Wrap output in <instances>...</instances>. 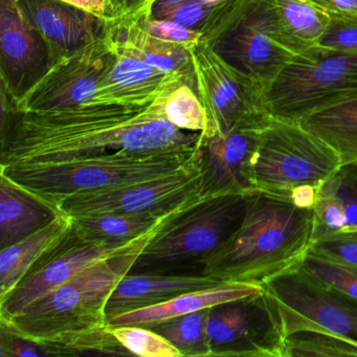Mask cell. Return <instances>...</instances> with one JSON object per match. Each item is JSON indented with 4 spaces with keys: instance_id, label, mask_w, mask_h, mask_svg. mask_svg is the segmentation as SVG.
<instances>
[{
    "instance_id": "1",
    "label": "cell",
    "mask_w": 357,
    "mask_h": 357,
    "mask_svg": "<svg viewBox=\"0 0 357 357\" xmlns=\"http://www.w3.org/2000/svg\"><path fill=\"white\" fill-rule=\"evenodd\" d=\"M170 93L144 107L80 105L24 114L13 108L1 114L0 167L121 151L194 149L199 145L202 132L181 130L165 116V102Z\"/></svg>"
},
{
    "instance_id": "2",
    "label": "cell",
    "mask_w": 357,
    "mask_h": 357,
    "mask_svg": "<svg viewBox=\"0 0 357 357\" xmlns=\"http://www.w3.org/2000/svg\"><path fill=\"white\" fill-rule=\"evenodd\" d=\"M317 223L312 208L264 192L246 196L243 214L202 273L225 283L264 287L298 268L310 252Z\"/></svg>"
},
{
    "instance_id": "3",
    "label": "cell",
    "mask_w": 357,
    "mask_h": 357,
    "mask_svg": "<svg viewBox=\"0 0 357 357\" xmlns=\"http://www.w3.org/2000/svg\"><path fill=\"white\" fill-rule=\"evenodd\" d=\"M162 227L128 252L81 271L15 317L0 321V326L38 344L58 336L105 327L110 294L122 278L135 268L142 250Z\"/></svg>"
},
{
    "instance_id": "4",
    "label": "cell",
    "mask_w": 357,
    "mask_h": 357,
    "mask_svg": "<svg viewBox=\"0 0 357 357\" xmlns=\"http://www.w3.org/2000/svg\"><path fill=\"white\" fill-rule=\"evenodd\" d=\"M199 145L194 149L156 153L121 151L47 164L14 165L0 167V174L57 210L62 200L76 194L121 187L168 174L191 160Z\"/></svg>"
},
{
    "instance_id": "5",
    "label": "cell",
    "mask_w": 357,
    "mask_h": 357,
    "mask_svg": "<svg viewBox=\"0 0 357 357\" xmlns=\"http://www.w3.org/2000/svg\"><path fill=\"white\" fill-rule=\"evenodd\" d=\"M340 166L337 153L298 123L273 119L261 130L250 174L256 191L312 208L319 188Z\"/></svg>"
},
{
    "instance_id": "6",
    "label": "cell",
    "mask_w": 357,
    "mask_h": 357,
    "mask_svg": "<svg viewBox=\"0 0 357 357\" xmlns=\"http://www.w3.org/2000/svg\"><path fill=\"white\" fill-rule=\"evenodd\" d=\"M202 40L263 89L292 59L275 15V0H222L200 26Z\"/></svg>"
},
{
    "instance_id": "7",
    "label": "cell",
    "mask_w": 357,
    "mask_h": 357,
    "mask_svg": "<svg viewBox=\"0 0 357 357\" xmlns=\"http://www.w3.org/2000/svg\"><path fill=\"white\" fill-rule=\"evenodd\" d=\"M357 93V54L314 45L296 54L264 89L271 119L298 123Z\"/></svg>"
},
{
    "instance_id": "8",
    "label": "cell",
    "mask_w": 357,
    "mask_h": 357,
    "mask_svg": "<svg viewBox=\"0 0 357 357\" xmlns=\"http://www.w3.org/2000/svg\"><path fill=\"white\" fill-rule=\"evenodd\" d=\"M246 196H204L149 240L135 267L158 269L204 262L237 227Z\"/></svg>"
},
{
    "instance_id": "9",
    "label": "cell",
    "mask_w": 357,
    "mask_h": 357,
    "mask_svg": "<svg viewBox=\"0 0 357 357\" xmlns=\"http://www.w3.org/2000/svg\"><path fill=\"white\" fill-rule=\"evenodd\" d=\"M190 52L196 91L206 114L202 135L264 128L273 120L260 85L227 63L202 39Z\"/></svg>"
},
{
    "instance_id": "10",
    "label": "cell",
    "mask_w": 357,
    "mask_h": 357,
    "mask_svg": "<svg viewBox=\"0 0 357 357\" xmlns=\"http://www.w3.org/2000/svg\"><path fill=\"white\" fill-rule=\"evenodd\" d=\"M202 151L176 170L139 183L76 194L60 202L59 213L75 217L166 213L204 197Z\"/></svg>"
},
{
    "instance_id": "11",
    "label": "cell",
    "mask_w": 357,
    "mask_h": 357,
    "mask_svg": "<svg viewBox=\"0 0 357 357\" xmlns=\"http://www.w3.org/2000/svg\"><path fill=\"white\" fill-rule=\"evenodd\" d=\"M263 288L284 337L313 330L357 342V305L317 285L296 269Z\"/></svg>"
},
{
    "instance_id": "12",
    "label": "cell",
    "mask_w": 357,
    "mask_h": 357,
    "mask_svg": "<svg viewBox=\"0 0 357 357\" xmlns=\"http://www.w3.org/2000/svg\"><path fill=\"white\" fill-rule=\"evenodd\" d=\"M114 60L107 37L66 56L24 96L12 102L16 112H39L86 105Z\"/></svg>"
},
{
    "instance_id": "13",
    "label": "cell",
    "mask_w": 357,
    "mask_h": 357,
    "mask_svg": "<svg viewBox=\"0 0 357 357\" xmlns=\"http://www.w3.org/2000/svg\"><path fill=\"white\" fill-rule=\"evenodd\" d=\"M149 234L131 242L100 243L82 239L72 227L70 233L40 258L20 284L0 300V321L15 317L89 267L128 252Z\"/></svg>"
},
{
    "instance_id": "14",
    "label": "cell",
    "mask_w": 357,
    "mask_h": 357,
    "mask_svg": "<svg viewBox=\"0 0 357 357\" xmlns=\"http://www.w3.org/2000/svg\"><path fill=\"white\" fill-rule=\"evenodd\" d=\"M206 334L211 357H281L284 336L264 288L211 308Z\"/></svg>"
},
{
    "instance_id": "15",
    "label": "cell",
    "mask_w": 357,
    "mask_h": 357,
    "mask_svg": "<svg viewBox=\"0 0 357 357\" xmlns=\"http://www.w3.org/2000/svg\"><path fill=\"white\" fill-rule=\"evenodd\" d=\"M1 89L15 102L51 68L49 47L16 0H0Z\"/></svg>"
},
{
    "instance_id": "16",
    "label": "cell",
    "mask_w": 357,
    "mask_h": 357,
    "mask_svg": "<svg viewBox=\"0 0 357 357\" xmlns=\"http://www.w3.org/2000/svg\"><path fill=\"white\" fill-rule=\"evenodd\" d=\"M109 45L114 52V62L100 83L95 97L86 105L81 106L144 107L153 103L160 96L174 91L183 83L195 85L194 74L162 72L127 53L110 41Z\"/></svg>"
},
{
    "instance_id": "17",
    "label": "cell",
    "mask_w": 357,
    "mask_h": 357,
    "mask_svg": "<svg viewBox=\"0 0 357 357\" xmlns=\"http://www.w3.org/2000/svg\"><path fill=\"white\" fill-rule=\"evenodd\" d=\"M263 128H243L200 139L206 196L250 195L257 192L250 166Z\"/></svg>"
},
{
    "instance_id": "18",
    "label": "cell",
    "mask_w": 357,
    "mask_h": 357,
    "mask_svg": "<svg viewBox=\"0 0 357 357\" xmlns=\"http://www.w3.org/2000/svg\"><path fill=\"white\" fill-rule=\"evenodd\" d=\"M47 43L51 66L105 36L107 20L62 0H16Z\"/></svg>"
},
{
    "instance_id": "19",
    "label": "cell",
    "mask_w": 357,
    "mask_h": 357,
    "mask_svg": "<svg viewBox=\"0 0 357 357\" xmlns=\"http://www.w3.org/2000/svg\"><path fill=\"white\" fill-rule=\"evenodd\" d=\"M225 282L208 275H131L122 278L106 304V319L147 308L195 290L206 289Z\"/></svg>"
},
{
    "instance_id": "20",
    "label": "cell",
    "mask_w": 357,
    "mask_h": 357,
    "mask_svg": "<svg viewBox=\"0 0 357 357\" xmlns=\"http://www.w3.org/2000/svg\"><path fill=\"white\" fill-rule=\"evenodd\" d=\"M263 287L243 283H221L206 289L181 294L176 298L147 308L123 313L108 319V327L141 326L152 328L162 321L183 317L204 309L213 308L225 303L241 300L259 294Z\"/></svg>"
},
{
    "instance_id": "21",
    "label": "cell",
    "mask_w": 357,
    "mask_h": 357,
    "mask_svg": "<svg viewBox=\"0 0 357 357\" xmlns=\"http://www.w3.org/2000/svg\"><path fill=\"white\" fill-rule=\"evenodd\" d=\"M105 35L110 43L158 70L194 74L189 50L153 36L137 20L107 22Z\"/></svg>"
},
{
    "instance_id": "22",
    "label": "cell",
    "mask_w": 357,
    "mask_h": 357,
    "mask_svg": "<svg viewBox=\"0 0 357 357\" xmlns=\"http://www.w3.org/2000/svg\"><path fill=\"white\" fill-rule=\"evenodd\" d=\"M59 214L53 206L0 174V250L36 233Z\"/></svg>"
},
{
    "instance_id": "23",
    "label": "cell",
    "mask_w": 357,
    "mask_h": 357,
    "mask_svg": "<svg viewBox=\"0 0 357 357\" xmlns=\"http://www.w3.org/2000/svg\"><path fill=\"white\" fill-rule=\"evenodd\" d=\"M73 227V218L60 213L53 221L29 237L0 250V300L7 296L32 267Z\"/></svg>"
},
{
    "instance_id": "24",
    "label": "cell",
    "mask_w": 357,
    "mask_h": 357,
    "mask_svg": "<svg viewBox=\"0 0 357 357\" xmlns=\"http://www.w3.org/2000/svg\"><path fill=\"white\" fill-rule=\"evenodd\" d=\"M312 210L317 237L357 229V166H340L319 188Z\"/></svg>"
},
{
    "instance_id": "25",
    "label": "cell",
    "mask_w": 357,
    "mask_h": 357,
    "mask_svg": "<svg viewBox=\"0 0 357 357\" xmlns=\"http://www.w3.org/2000/svg\"><path fill=\"white\" fill-rule=\"evenodd\" d=\"M199 200L166 213L149 212L139 214H105L75 217L73 218V229L79 237L87 241L100 243L135 241L160 229L165 223Z\"/></svg>"
},
{
    "instance_id": "26",
    "label": "cell",
    "mask_w": 357,
    "mask_h": 357,
    "mask_svg": "<svg viewBox=\"0 0 357 357\" xmlns=\"http://www.w3.org/2000/svg\"><path fill=\"white\" fill-rule=\"evenodd\" d=\"M298 124L329 145L342 166H357V93L308 114Z\"/></svg>"
},
{
    "instance_id": "27",
    "label": "cell",
    "mask_w": 357,
    "mask_h": 357,
    "mask_svg": "<svg viewBox=\"0 0 357 357\" xmlns=\"http://www.w3.org/2000/svg\"><path fill=\"white\" fill-rule=\"evenodd\" d=\"M275 15L286 47L294 55L317 45L330 14L308 0H275Z\"/></svg>"
},
{
    "instance_id": "28",
    "label": "cell",
    "mask_w": 357,
    "mask_h": 357,
    "mask_svg": "<svg viewBox=\"0 0 357 357\" xmlns=\"http://www.w3.org/2000/svg\"><path fill=\"white\" fill-rule=\"evenodd\" d=\"M39 346L45 350V354L56 356L132 355L114 337L108 326L58 336L41 342Z\"/></svg>"
},
{
    "instance_id": "29",
    "label": "cell",
    "mask_w": 357,
    "mask_h": 357,
    "mask_svg": "<svg viewBox=\"0 0 357 357\" xmlns=\"http://www.w3.org/2000/svg\"><path fill=\"white\" fill-rule=\"evenodd\" d=\"M211 308L162 321L150 329L174 344L183 356H210L206 324Z\"/></svg>"
},
{
    "instance_id": "30",
    "label": "cell",
    "mask_w": 357,
    "mask_h": 357,
    "mask_svg": "<svg viewBox=\"0 0 357 357\" xmlns=\"http://www.w3.org/2000/svg\"><path fill=\"white\" fill-rule=\"evenodd\" d=\"M357 356V342L328 332L301 330L284 337L281 357Z\"/></svg>"
},
{
    "instance_id": "31",
    "label": "cell",
    "mask_w": 357,
    "mask_h": 357,
    "mask_svg": "<svg viewBox=\"0 0 357 357\" xmlns=\"http://www.w3.org/2000/svg\"><path fill=\"white\" fill-rule=\"evenodd\" d=\"M296 271L317 285L357 305V271L311 254Z\"/></svg>"
},
{
    "instance_id": "32",
    "label": "cell",
    "mask_w": 357,
    "mask_h": 357,
    "mask_svg": "<svg viewBox=\"0 0 357 357\" xmlns=\"http://www.w3.org/2000/svg\"><path fill=\"white\" fill-rule=\"evenodd\" d=\"M164 112L167 120L181 130L204 132L206 129V114L193 84L183 83L171 91Z\"/></svg>"
},
{
    "instance_id": "33",
    "label": "cell",
    "mask_w": 357,
    "mask_h": 357,
    "mask_svg": "<svg viewBox=\"0 0 357 357\" xmlns=\"http://www.w3.org/2000/svg\"><path fill=\"white\" fill-rule=\"evenodd\" d=\"M110 329L114 337L132 355L142 357H183L181 351L174 344L150 328L116 326Z\"/></svg>"
},
{
    "instance_id": "34",
    "label": "cell",
    "mask_w": 357,
    "mask_h": 357,
    "mask_svg": "<svg viewBox=\"0 0 357 357\" xmlns=\"http://www.w3.org/2000/svg\"><path fill=\"white\" fill-rule=\"evenodd\" d=\"M309 254L357 271V229L319 236Z\"/></svg>"
},
{
    "instance_id": "35",
    "label": "cell",
    "mask_w": 357,
    "mask_h": 357,
    "mask_svg": "<svg viewBox=\"0 0 357 357\" xmlns=\"http://www.w3.org/2000/svg\"><path fill=\"white\" fill-rule=\"evenodd\" d=\"M212 8L204 0H158L152 9L151 16L199 30Z\"/></svg>"
},
{
    "instance_id": "36",
    "label": "cell",
    "mask_w": 357,
    "mask_h": 357,
    "mask_svg": "<svg viewBox=\"0 0 357 357\" xmlns=\"http://www.w3.org/2000/svg\"><path fill=\"white\" fill-rule=\"evenodd\" d=\"M317 45L357 54V14H330V22Z\"/></svg>"
},
{
    "instance_id": "37",
    "label": "cell",
    "mask_w": 357,
    "mask_h": 357,
    "mask_svg": "<svg viewBox=\"0 0 357 357\" xmlns=\"http://www.w3.org/2000/svg\"><path fill=\"white\" fill-rule=\"evenodd\" d=\"M137 20L142 26L153 36L181 45L189 51L202 40L199 31L188 28L176 22L156 20L152 16L148 18H139Z\"/></svg>"
},
{
    "instance_id": "38",
    "label": "cell",
    "mask_w": 357,
    "mask_h": 357,
    "mask_svg": "<svg viewBox=\"0 0 357 357\" xmlns=\"http://www.w3.org/2000/svg\"><path fill=\"white\" fill-rule=\"evenodd\" d=\"M158 0H106L107 22L151 17Z\"/></svg>"
},
{
    "instance_id": "39",
    "label": "cell",
    "mask_w": 357,
    "mask_h": 357,
    "mask_svg": "<svg viewBox=\"0 0 357 357\" xmlns=\"http://www.w3.org/2000/svg\"><path fill=\"white\" fill-rule=\"evenodd\" d=\"M0 355L1 357L47 356L45 350L36 342L16 335L5 328L0 329Z\"/></svg>"
},
{
    "instance_id": "40",
    "label": "cell",
    "mask_w": 357,
    "mask_h": 357,
    "mask_svg": "<svg viewBox=\"0 0 357 357\" xmlns=\"http://www.w3.org/2000/svg\"><path fill=\"white\" fill-rule=\"evenodd\" d=\"M329 14H357V0H308Z\"/></svg>"
},
{
    "instance_id": "41",
    "label": "cell",
    "mask_w": 357,
    "mask_h": 357,
    "mask_svg": "<svg viewBox=\"0 0 357 357\" xmlns=\"http://www.w3.org/2000/svg\"><path fill=\"white\" fill-rule=\"evenodd\" d=\"M62 1L76 6L85 11L91 12L102 20H107L106 0H62Z\"/></svg>"
},
{
    "instance_id": "42",
    "label": "cell",
    "mask_w": 357,
    "mask_h": 357,
    "mask_svg": "<svg viewBox=\"0 0 357 357\" xmlns=\"http://www.w3.org/2000/svg\"><path fill=\"white\" fill-rule=\"evenodd\" d=\"M206 3H210V5L214 6L216 5V3H220V1H222V0H204Z\"/></svg>"
}]
</instances>
